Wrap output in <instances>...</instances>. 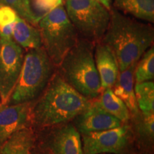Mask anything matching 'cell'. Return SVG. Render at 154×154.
<instances>
[{
  "instance_id": "7",
  "label": "cell",
  "mask_w": 154,
  "mask_h": 154,
  "mask_svg": "<svg viewBox=\"0 0 154 154\" xmlns=\"http://www.w3.org/2000/svg\"><path fill=\"white\" fill-rule=\"evenodd\" d=\"M23 59L22 48L13 38L0 39V107L9 103Z\"/></svg>"
},
{
  "instance_id": "14",
  "label": "cell",
  "mask_w": 154,
  "mask_h": 154,
  "mask_svg": "<svg viewBox=\"0 0 154 154\" xmlns=\"http://www.w3.org/2000/svg\"><path fill=\"white\" fill-rule=\"evenodd\" d=\"M113 8L134 18L154 22V0H113Z\"/></svg>"
},
{
  "instance_id": "23",
  "label": "cell",
  "mask_w": 154,
  "mask_h": 154,
  "mask_svg": "<svg viewBox=\"0 0 154 154\" xmlns=\"http://www.w3.org/2000/svg\"><path fill=\"white\" fill-rule=\"evenodd\" d=\"M0 2L5 5L14 9L19 17L27 21L28 11L26 0H0Z\"/></svg>"
},
{
  "instance_id": "20",
  "label": "cell",
  "mask_w": 154,
  "mask_h": 154,
  "mask_svg": "<svg viewBox=\"0 0 154 154\" xmlns=\"http://www.w3.org/2000/svg\"><path fill=\"white\" fill-rule=\"evenodd\" d=\"M136 83L151 81L154 78V48L148 49L136 63L134 70Z\"/></svg>"
},
{
  "instance_id": "9",
  "label": "cell",
  "mask_w": 154,
  "mask_h": 154,
  "mask_svg": "<svg viewBox=\"0 0 154 154\" xmlns=\"http://www.w3.org/2000/svg\"><path fill=\"white\" fill-rule=\"evenodd\" d=\"M75 127L82 134L117 128L122 122L102 109L96 103L91 105L74 119Z\"/></svg>"
},
{
  "instance_id": "4",
  "label": "cell",
  "mask_w": 154,
  "mask_h": 154,
  "mask_svg": "<svg viewBox=\"0 0 154 154\" xmlns=\"http://www.w3.org/2000/svg\"><path fill=\"white\" fill-rule=\"evenodd\" d=\"M54 65L43 47L28 50L9 103L31 102L47 87Z\"/></svg>"
},
{
  "instance_id": "18",
  "label": "cell",
  "mask_w": 154,
  "mask_h": 154,
  "mask_svg": "<svg viewBox=\"0 0 154 154\" xmlns=\"http://www.w3.org/2000/svg\"><path fill=\"white\" fill-rule=\"evenodd\" d=\"M138 108L144 114H154V83H136L134 88Z\"/></svg>"
},
{
  "instance_id": "24",
  "label": "cell",
  "mask_w": 154,
  "mask_h": 154,
  "mask_svg": "<svg viewBox=\"0 0 154 154\" xmlns=\"http://www.w3.org/2000/svg\"><path fill=\"white\" fill-rule=\"evenodd\" d=\"M98 1H99V2H101L103 6H105V7H106L108 9L111 10V1H112V0H98Z\"/></svg>"
},
{
  "instance_id": "1",
  "label": "cell",
  "mask_w": 154,
  "mask_h": 154,
  "mask_svg": "<svg viewBox=\"0 0 154 154\" xmlns=\"http://www.w3.org/2000/svg\"><path fill=\"white\" fill-rule=\"evenodd\" d=\"M153 39L151 24L111 8L109 26L101 42L113 52L120 72L137 63Z\"/></svg>"
},
{
  "instance_id": "8",
  "label": "cell",
  "mask_w": 154,
  "mask_h": 154,
  "mask_svg": "<svg viewBox=\"0 0 154 154\" xmlns=\"http://www.w3.org/2000/svg\"><path fill=\"white\" fill-rule=\"evenodd\" d=\"M130 136L129 127L124 125L101 131L82 134L84 154H119L126 149Z\"/></svg>"
},
{
  "instance_id": "13",
  "label": "cell",
  "mask_w": 154,
  "mask_h": 154,
  "mask_svg": "<svg viewBox=\"0 0 154 154\" xmlns=\"http://www.w3.org/2000/svg\"><path fill=\"white\" fill-rule=\"evenodd\" d=\"M136 63L120 72L112 90L122 100L133 114L139 112L134 91V70Z\"/></svg>"
},
{
  "instance_id": "2",
  "label": "cell",
  "mask_w": 154,
  "mask_h": 154,
  "mask_svg": "<svg viewBox=\"0 0 154 154\" xmlns=\"http://www.w3.org/2000/svg\"><path fill=\"white\" fill-rule=\"evenodd\" d=\"M45 91L32 109V121L36 126L48 127L63 124L84 112L91 102L63 79L51 77Z\"/></svg>"
},
{
  "instance_id": "16",
  "label": "cell",
  "mask_w": 154,
  "mask_h": 154,
  "mask_svg": "<svg viewBox=\"0 0 154 154\" xmlns=\"http://www.w3.org/2000/svg\"><path fill=\"white\" fill-rule=\"evenodd\" d=\"M34 134L26 126L15 132L4 142L0 154H29L34 144Z\"/></svg>"
},
{
  "instance_id": "5",
  "label": "cell",
  "mask_w": 154,
  "mask_h": 154,
  "mask_svg": "<svg viewBox=\"0 0 154 154\" xmlns=\"http://www.w3.org/2000/svg\"><path fill=\"white\" fill-rule=\"evenodd\" d=\"M37 26L42 47L54 65L59 66L79 40V34L63 5L58 6L45 15Z\"/></svg>"
},
{
  "instance_id": "6",
  "label": "cell",
  "mask_w": 154,
  "mask_h": 154,
  "mask_svg": "<svg viewBox=\"0 0 154 154\" xmlns=\"http://www.w3.org/2000/svg\"><path fill=\"white\" fill-rule=\"evenodd\" d=\"M65 10L82 38L101 41L109 26L111 10L98 0H66Z\"/></svg>"
},
{
  "instance_id": "17",
  "label": "cell",
  "mask_w": 154,
  "mask_h": 154,
  "mask_svg": "<svg viewBox=\"0 0 154 154\" xmlns=\"http://www.w3.org/2000/svg\"><path fill=\"white\" fill-rule=\"evenodd\" d=\"M101 92L99 100L95 101L96 104L122 123L129 120V110L124 102L113 93L112 88H106Z\"/></svg>"
},
{
  "instance_id": "3",
  "label": "cell",
  "mask_w": 154,
  "mask_h": 154,
  "mask_svg": "<svg viewBox=\"0 0 154 154\" xmlns=\"http://www.w3.org/2000/svg\"><path fill=\"white\" fill-rule=\"evenodd\" d=\"M94 50L93 42L79 38L59 65L63 79L88 99L99 97L102 91Z\"/></svg>"
},
{
  "instance_id": "10",
  "label": "cell",
  "mask_w": 154,
  "mask_h": 154,
  "mask_svg": "<svg viewBox=\"0 0 154 154\" xmlns=\"http://www.w3.org/2000/svg\"><path fill=\"white\" fill-rule=\"evenodd\" d=\"M31 102L11 104L0 109V143L27 126L32 120Z\"/></svg>"
},
{
  "instance_id": "22",
  "label": "cell",
  "mask_w": 154,
  "mask_h": 154,
  "mask_svg": "<svg viewBox=\"0 0 154 154\" xmlns=\"http://www.w3.org/2000/svg\"><path fill=\"white\" fill-rule=\"evenodd\" d=\"M136 123V129L140 137L153 140L154 136V114H144L138 112Z\"/></svg>"
},
{
  "instance_id": "21",
  "label": "cell",
  "mask_w": 154,
  "mask_h": 154,
  "mask_svg": "<svg viewBox=\"0 0 154 154\" xmlns=\"http://www.w3.org/2000/svg\"><path fill=\"white\" fill-rule=\"evenodd\" d=\"M16 11L9 6L0 7V39L12 38V32L17 17Z\"/></svg>"
},
{
  "instance_id": "11",
  "label": "cell",
  "mask_w": 154,
  "mask_h": 154,
  "mask_svg": "<svg viewBox=\"0 0 154 154\" xmlns=\"http://www.w3.org/2000/svg\"><path fill=\"white\" fill-rule=\"evenodd\" d=\"M94 57L101 81V89L112 88L120 73L118 62L106 44L100 41L96 43Z\"/></svg>"
},
{
  "instance_id": "15",
  "label": "cell",
  "mask_w": 154,
  "mask_h": 154,
  "mask_svg": "<svg viewBox=\"0 0 154 154\" xmlns=\"http://www.w3.org/2000/svg\"><path fill=\"white\" fill-rule=\"evenodd\" d=\"M14 42L22 48L30 50L42 47V38L38 29L34 27L22 17H17L12 32Z\"/></svg>"
},
{
  "instance_id": "26",
  "label": "cell",
  "mask_w": 154,
  "mask_h": 154,
  "mask_svg": "<svg viewBox=\"0 0 154 154\" xmlns=\"http://www.w3.org/2000/svg\"><path fill=\"white\" fill-rule=\"evenodd\" d=\"M101 154H110V153H101Z\"/></svg>"
},
{
  "instance_id": "25",
  "label": "cell",
  "mask_w": 154,
  "mask_h": 154,
  "mask_svg": "<svg viewBox=\"0 0 154 154\" xmlns=\"http://www.w3.org/2000/svg\"><path fill=\"white\" fill-rule=\"evenodd\" d=\"M29 154H47V153H43V152H42L40 151H36V150H34V151H31Z\"/></svg>"
},
{
  "instance_id": "12",
  "label": "cell",
  "mask_w": 154,
  "mask_h": 154,
  "mask_svg": "<svg viewBox=\"0 0 154 154\" xmlns=\"http://www.w3.org/2000/svg\"><path fill=\"white\" fill-rule=\"evenodd\" d=\"M51 148L54 154H84L81 134L72 124L56 131L51 141Z\"/></svg>"
},
{
  "instance_id": "19",
  "label": "cell",
  "mask_w": 154,
  "mask_h": 154,
  "mask_svg": "<svg viewBox=\"0 0 154 154\" xmlns=\"http://www.w3.org/2000/svg\"><path fill=\"white\" fill-rule=\"evenodd\" d=\"M61 2L62 0H26L27 22L36 26L45 15L61 5Z\"/></svg>"
}]
</instances>
